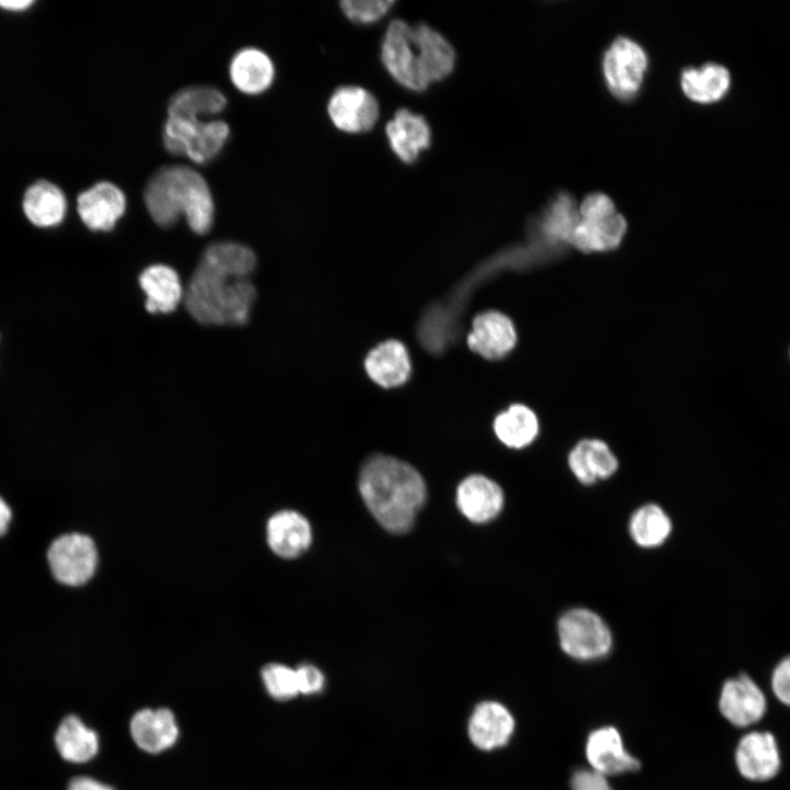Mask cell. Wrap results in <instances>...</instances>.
Instances as JSON below:
<instances>
[{"label": "cell", "instance_id": "7a4b0ae2", "mask_svg": "<svg viewBox=\"0 0 790 790\" xmlns=\"http://www.w3.org/2000/svg\"><path fill=\"white\" fill-rule=\"evenodd\" d=\"M358 486L372 517L394 534L413 528L427 498L421 474L410 464L383 454L373 455L362 464Z\"/></svg>", "mask_w": 790, "mask_h": 790}, {"label": "cell", "instance_id": "cb8c5ba5", "mask_svg": "<svg viewBox=\"0 0 790 790\" xmlns=\"http://www.w3.org/2000/svg\"><path fill=\"white\" fill-rule=\"evenodd\" d=\"M229 76L234 86L241 92L258 94L271 86L274 66L264 52L248 47L239 50L232 59Z\"/></svg>", "mask_w": 790, "mask_h": 790}, {"label": "cell", "instance_id": "7c38bea8", "mask_svg": "<svg viewBox=\"0 0 790 790\" xmlns=\"http://www.w3.org/2000/svg\"><path fill=\"white\" fill-rule=\"evenodd\" d=\"M585 754L591 769L606 777L636 771L641 767L639 759L625 749L613 726L592 731L587 737Z\"/></svg>", "mask_w": 790, "mask_h": 790}, {"label": "cell", "instance_id": "4316f807", "mask_svg": "<svg viewBox=\"0 0 790 790\" xmlns=\"http://www.w3.org/2000/svg\"><path fill=\"white\" fill-rule=\"evenodd\" d=\"M730 83L729 70L715 63L686 68L680 76V86L686 97L704 104L722 99L726 94Z\"/></svg>", "mask_w": 790, "mask_h": 790}, {"label": "cell", "instance_id": "1f68e13d", "mask_svg": "<svg viewBox=\"0 0 790 790\" xmlns=\"http://www.w3.org/2000/svg\"><path fill=\"white\" fill-rule=\"evenodd\" d=\"M394 3L393 0H343L340 8L349 20L370 24L386 15Z\"/></svg>", "mask_w": 790, "mask_h": 790}, {"label": "cell", "instance_id": "e575fe53", "mask_svg": "<svg viewBox=\"0 0 790 790\" xmlns=\"http://www.w3.org/2000/svg\"><path fill=\"white\" fill-rule=\"evenodd\" d=\"M298 691L303 695H314L323 690L324 674L314 665L304 664L296 669Z\"/></svg>", "mask_w": 790, "mask_h": 790}, {"label": "cell", "instance_id": "9a60e30c", "mask_svg": "<svg viewBox=\"0 0 790 790\" xmlns=\"http://www.w3.org/2000/svg\"><path fill=\"white\" fill-rule=\"evenodd\" d=\"M517 343V331L505 314L488 311L478 314L467 336L470 349L483 358L496 360L508 354Z\"/></svg>", "mask_w": 790, "mask_h": 790}, {"label": "cell", "instance_id": "d6a6232c", "mask_svg": "<svg viewBox=\"0 0 790 790\" xmlns=\"http://www.w3.org/2000/svg\"><path fill=\"white\" fill-rule=\"evenodd\" d=\"M768 686L774 699L790 710V653L775 663L768 676Z\"/></svg>", "mask_w": 790, "mask_h": 790}, {"label": "cell", "instance_id": "603a6c76", "mask_svg": "<svg viewBox=\"0 0 790 790\" xmlns=\"http://www.w3.org/2000/svg\"><path fill=\"white\" fill-rule=\"evenodd\" d=\"M365 371L383 387L402 385L410 375V359L405 346L388 340L372 349L364 361Z\"/></svg>", "mask_w": 790, "mask_h": 790}, {"label": "cell", "instance_id": "d6986e66", "mask_svg": "<svg viewBox=\"0 0 790 790\" xmlns=\"http://www.w3.org/2000/svg\"><path fill=\"white\" fill-rule=\"evenodd\" d=\"M568 467L584 485L605 481L617 472L619 462L609 445L600 439H583L567 456Z\"/></svg>", "mask_w": 790, "mask_h": 790}, {"label": "cell", "instance_id": "7402d4cb", "mask_svg": "<svg viewBox=\"0 0 790 790\" xmlns=\"http://www.w3.org/2000/svg\"><path fill=\"white\" fill-rule=\"evenodd\" d=\"M625 230L627 221L618 212L600 218L579 217L569 245L588 253L612 250L621 244Z\"/></svg>", "mask_w": 790, "mask_h": 790}, {"label": "cell", "instance_id": "6da1fadb", "mask_svg": "<svg viewBox=\"0 0 790 790\" xmlns=\"http://www.w3.org/2000/svg\"><path fill=\"white\" fill-rule=\"evenodd\" d=\"M256 256L247 246L217 242L206 248L184 292L189 314L203 325H245L256 289L248 276Z\"/></svg>", "mask_w": 790, "mask_h": 790}, {"label": "cell", "instance_id": "f35d334b", "mask_svg": "<svg viewBox=\"0 0 790 790\" xmlns=\"http://www.w3.org/2000/svg\"><path fill=\"white\" fill-rule=\"evenodd\" d=\"M33 4L32 0H2L0 1V8L5 10L20 11L25 10Z\"/></svg>", "mask_w": 790, "mask_h": 790}, {"label": "cell", "instance_id": "30bf717a", "mask_svg": "<svg viewBox=\"0 0 790 790\" xmlns=\"http://www.w3.org/2000/svg\"><path fill=\"white\" fill-rule=\"evenodd\" d=\"M47 560L52 574L59 583L80 586L93 576L98 554L94 542L88 535L69 533L50 544Z\"/></svg>", "mask_w": 790, "mask_h": 790}, {"label": "cell", "instance_id": "4dcf8cb0", "mask_svg": "<svg viewBox=\"0 0 790 790\" xmlns=\"http://www.w3.org/2000/svg\"><path fill=\"white\" fill-rule=\"evenodd\" d=\"M261 678L267 692L275 700L286 701L300 693L296 670L286 665H266L261 669Z\"/></svg>", "mask_w": 790, "mask_h": 790}, {"label": "cell", "instance_id": "5bb4252c", "mask_svg": "<svg viewBox=\"0 0 790 790\" xmlns=\"http://www.w3.org/2000/svg\"><path fill=\"white\" fill-rule=\"evenodd\" d=\"M456 506L473 523H487L503 510L505 496L501 487L492 478L473 474L465 477L456 488Z\"/></svg>", "mask_w": 790, "mask_h": 790}, {"label": "cell", "instance_id": "9c48e42d", "mask_svg": "<svg viewBox=\"0 0 790 790\" xmlns=\"http://www.w3.org/2000/svg\"><path fill=\"white\" fill-rule=\"evenodd\" d=\"M643 47L627 36H618L603 53L602 72L608 90L621 101H631L641 89L647 69Z\"/></svg>", "mask_w": 790, "mask_h": 790}, {"label": "cell", "instance_id": "8fae6325", "mask_svg": "<svg viewBox=\"0 0 790 790\" xmlns=\"http://www.w3.org/2000/svg\"><path fill=\"white\" fill-rule=\"evenodd\" d=\"M327 112L331 123L346 133H363L376 123L380 106L376 98L359 86H342L331 94Z\"/></svg>", "mask_w": 790, "mask_h": 790}, {"label": "cell", "instance_id": "4fadbf2b", "mask_svg": "<svg viewBox=\"0 0 790 790\" xmlns=\"http://www.w3.org/2000/svg\"><path fill=\"white\" fill-rule=\"evenodd\" d=\"M126 198L115 184L98 182L81 192L77 199V211L83 224L95 232L111 230L123 216Z\"/></svg>", "mask_w": 790, "mask_h": 790}, {"label": "cell", "instance_id": "3957f363", "mask_svg": "<svg viewBox=\"0 0 790 790\" xmlns=\"http://www.w3.org/2000/svg\"><path fill=\"white\" fill-rule=\"evenodd\" d=\"M381 59L390 76L402 87L421 92L447 78L455 65V50L431 26L390 22L381 45Z\"/></svg>", "mask_w": 790, "mask_h": 790}, {"label": "cell", "instance_id": "ba28073f", "mask_svg": "<svg viewBox=\"0 0 790 790\" xmlns=\"http://www.w3.org/2000/svg\"><path fill=\"white\" fill-rule=\"evenodd\" d=\"M718 710L734 729L752 730L766 719L769 701L756 679L748 673L742 672L723 681Z\"/></svg>", "mask_w": 790, "mask_h": 790}, {"label": "cell", "instance_id": "f1b7e54d", "mask_svg": "<svg viewBox=\"0 0 790 790\" xmlns=\"http://www.w3.org/2000/svg\"><path fill=\"white\" fill-rule=\"evenodd\" d=\"M673 530L668 514L657 504H645L633 511L629 520V533L633 542L643 549L664 544Z\"/></svg>", "mask_w": 790, "mask_h": 790}, {"label": "cell", "instance_id": "44dd1931", "mask_svg": "<svg viewBox=\"0 0 790 790\" xmlns=\"http://www.w3.org/2000/svg\"><path fill=\"white\" fill-rule=\"evenodd\" d=\"M54 745L65 761L78 765L86 764L97 756L100 740L98 733L80 716L68 714L56 727Z\"/></svg>", "mask_w": 790, "mask_h": 790}, {"label": "cell", "instance_id": "ffe728a7", "mask_svg": "<svg viewBox=\"0 0 790 790\" xmlns=\"http://www.w3.org/2000/svg\"><path fill=\"white\" fill-rule=\"evenodd\" d=\"M267 540L270 549L276 555L294 558L311 545L312 528L308 520L300 512L282 510L269 519Z\"/></svg>", "mask_w": 790, "mask_h": 790}, {"label": "cell", "instance_id": "f546056e", "mask_svg": "<svg viewBox=\"0 0 790 790\" xmlns=\"http://www.w3.org/2000/svg\"><path fill=\"white\" fill-rule=\"evenodd\" d=\"M226 104L225 95L215 88L189 87L181 89L170 99L168 116L201 119L221 113Z\"/></svg>", "mask_w": 790, "mask_h": 790}, {"label": "cell", "instance_id": "83f0119b", "mask_svg": "<svg viewBox=\"0 0 790 790\" xmlns=\"http://www.w3.org/2000/svg\"><path fill=\"white\" fill-rule=\"evenodd\" d=\"M493 427L503 444L511 449H522L538 437L539 419L530 407L514 404L496 416Z\"/></svg>", "mask_w": 790, "mask_h": 790}, {"label": "cell", "instance_id": "484cf974", "mask_svg": "<svg viewBox=\"0 0 790 790\" xmlns=\"http://www.w3.org/2000/svg\"><path fill=\"white\" fill-rule=\"evenodd\" d=\"M22 205L27 219L38 227L60 224L67 210L63 191L45 180L33 183L25 191Z\"/></svg>", "mask_w": 790, "mask_h": 790}, {"label": "cell", "instance_id": "8992f818", "mask_svg": "<svg viewBox=\"0 0 790 790\" xmlns=\"http://www.w3.org/2000/svg\"><path fill=\"white\" fill-rule=\"evenodd\" d=\"M228 135L229 127L224 121L168 116L162 138L169 153L205 163L218 155Z\"/></svg>", "mask_w": 790, "mask_h": 790}, {"label": "cell", "instance_id": "74e56055", "mask_svg": "<svg viewBox=\"0 0 790 790\" xmlns=\"http://www.w3.org/2000/svg\"><path fill=\"white\" fill-rule=\"evenodd\" d=\"M11 521V509L9 505L0 497V537H2Z\"/></svg>", "mask_w": 790, "mask_h": 790}, {"label": "cell", "instance_id": "5b68a950", "mask_svg": "<svg viewBox=\"0 0 790 790\" xmlns=\"http://www.w3.org/2000/svg\"><path fill=\"white\" fill-rule=\"evenodd\" d=\"M557 637L562 651L578 661H595L608 655L613 637L607 622L594 610L576 607L557 620Z\"/></svg>", "mask_w": 790, "mask_h": 790}, {"label": "cell", "instance_id": "277c9868", "mask_svg": "<svg viewBox=\"0 0 790 790\" xmlns=\"http://www.w3.org/2000/svg\"><path fill=\"white\" fill-rule=\"evenodd\" d=\"M144 201L151 218L162 227L172 226L181 215L199 235L214 221V201L203 176L181 165L165 166L148 180Z\"/></svg>", "mask_w": 790, "mask_h": 790}, {"label": "cell", "instance_id": "836d02e7", "mask_svg": "<svg viewBox=\"0 0 790 790\" xmlns=\"http://www.w3.org/2000/svg\"><path fill=\"white\" fill-rule=\"evenodd\" d=\"M617 212L613 201L601 192H594L586 195L578 206V214L582 218H600Z\"/></svg>", "mask_w": 790, "mask_h": 790}, {"label": "cell", "instance_id": "ac0fdd59", "mask_svg": "<svg viewBox=\"0 0 790 790\" xmlns=\"http://www.w3.org/2000/svg\"><path fill=\"white\" fill-rule=\"evenodd\" d=\"M386 136L394 154L406 163L414 162L431 143V131L422 115L399 109L387 123Z\"/></svg>", "mask_w": 790, "mask_h": 790}, {"label": "cell", "instance_id": "2e32d148", "mask_svg": "<svg viewBox=\"0 0 790 790\" xmlns=\"http://www.w3.org/2000/svg\"><path fill=\"white\" fill-rule=\"evenodd\" d=\"M135 744L146 753L158 754L172 747L179 738V725L167 708L140 709L129 722Z\"/></svg>", "mask_w": 790, "mask_h": 790}, {"label": "cell", "instance_id": "d4e9b609", "mask_svg": "<svg viewBox=\"0 0 790 790\" xmlns=\"http://www.w3.org/2000/svg\"><path fill=\"white\" fill-rule=\"evenodd\" d=\"M139 285L147 295L145 307L149 313L173 312L183 295L178 273L165 264L145 269L139 276Z\"/></svg>", "mask_w": 790, "mask_h": 790}, {"label": "cell", "instance_id": "52a82bcc", "mask_svg": "<svg viewBox=\"0 0 790 790\" xmlns=\"http://www.w3.org/2000/svg\"><path fill=\"white\" fill-rule=\"evenodd\" d=\"M733 764L738 776L748 783L774 781L782 771V752L776 735L764 729H752L737 740Z\"/></svg>", "mask_w": 790, "mask_h": 790}, {"label": "cell", "instance_id": "d590c367", "mask_svg": "<svg viewBox=\"0 0 790 790\" xmlns=\"http://www.w3.org/2000/svg\"><path fill=\"white\" fill-rule=\"evenodd\" d=\"M572 790H613L606 776L592 769H578L571 777Z\"/></svg>", "mask_w": 790, "mask_h": 790}, {"label": "cell", "instance_id": "e0dca14e", "mask_svg": "<svg viewBox=\"0 0 790 790\" xmlns=\"http://www.w3.org/2000/svg\"><path fill=\"white\" fill-rule=\"evenodd\" d=\"M515 731V719L499 702L484 701L476 706L469 720V737L474 746L493 751L505 746Z\"/></svg>", "mask_w": 790, "mask_h": 790}, {"label": "cell", "instance_id": "8d00e7d4", "mask_svg": "<svg viewBox=\"0 0 790 790\" xmlns=\"http://www.w3.org/2000/svg\"><path fill=\"white\" fill-rule=\"evenodd\" d=\"M66 790H115L112 786L104 783L90 776H76L71 778Z\"/></svg>", "mask_w": 790, "mask_h": 790}]
</instances>
